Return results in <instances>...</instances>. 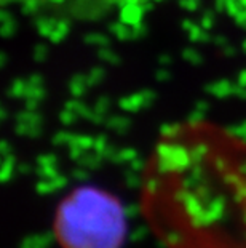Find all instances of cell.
I'll use <instances>...</instances> for the list:
<instances>
[{"label":"cell","mask_w":246,"mask_h":248,"mask_svg":"<svg viewBox=\"0 0 246 248\" xmlns=\"http://www.w3.org/2000/svg\"><path fill=\"white\" fill-rule=\"evenodd\" d=\"M143 205L166 248H246V142L206 124L174 126L145 168Z\"/></svg>","instance_id":"obj_1"},{"label":"cell","mask_w":246,"mask_h":248,"mask_svg":"<svg viewBox=\"0 0 246 248\" xmlns=\"http://www.w3.org/2000/svg\"><path fill=\"white\" fill-rule=\"evenodd\" d=\"M56 234L64 248H118L125 235L123 212L104 192L77 191L59 207Z\"/></svg>","instance_id":"obj_2"}]
</instances>
